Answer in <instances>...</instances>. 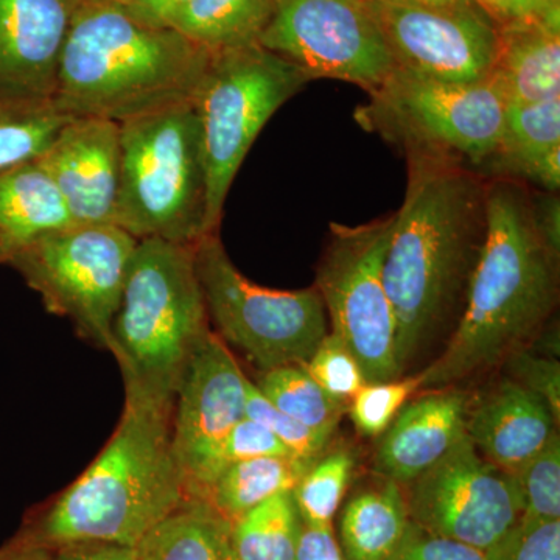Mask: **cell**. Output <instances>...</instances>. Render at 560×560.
<instances>
[{
	"mask_svg": "<svg viewBox=\"0 0 560 560\" xmlns=\"http://www.w3.org/2000/svg\"><path fill=\"white\" fill-rule=\"evenodd\" d=\"M405 161L407 191L383 264L401 375L423 349L451 338L488 232V179L456 162Z\"/></svg>",
	"mask_w": 560,
	"mask_h": 560,
	"instance_id": "obj_1",
	"label": "cell"
},
{
	"mask_svg": "<svg viewBox=\"0 0 560 560\" xmlns=\"http://www.w3.org/2000/svg\"><path fill=\"white\" fill-rule=\"evenodd\" d=\"M559 265L534 221L530 187L488 179V232L466 308L419 372L420 389L451 388L529 348L558 307Z\"/></svg>",
	"mask_w": 560,
	"mask_h": 560,
	"instance_id": "obj_2",
	"label": "cell"
},
{
	"mask_svg": "<svg viewBox=\"0 0 560 560\" xmlns=\"http://www.w3.org/2000/svg\"><path fill=\"white\" fill-rule=\"evenodd\" d=\"M210 51L151 27L119 3H81L62 47L51 102L69 117L114 121L194 101Z\"/></svg>",
	"mask_w": 560,
	"mask_h": 560,
	"instance_id": "obj_3",
	"label": "cell"
},
{
	"mask_svg": "<svg viewBox=\"0 0 560 560\" xmlns=\"http://www.w3.org/2000/svg\"><path fill=\"white\" fill-rule=\"evenodd\" d=\"M187 497L173 451L172 411L125 399L101 455L20 539L50 550L75 541L138 547Z\"/></svg>",
	"mask_w": 560,
	"mask_h": 560,
	"instance_id": "obj_4",
	"label": "cell"
},
{
	"mask_svg": "<svg viewBox=\"0 0 560 560\" xmlns=\"http://www.w3.org/2000/svg\"><path fill=\"white\" fill-rule=\"evenodd\" d=\"M194 248L139 241L113 324L125 399L173 411L183 372L210 330Z\"/></svg>",
	"mask_w": 560,
	"mask_h": 560,
	"instance_id": "obj_5",
	"label": "cell"
},
{
	"mask_svg": "<svg viewBox=\"0 0 560 560\" xmlns=\"http://www.w3.org/2000/svg\"><path fill=\"white\" fill-rule=\"evenodd\" d=\"M120 143L114 224L138 241L160 238L194 248L209 235L208 180L194 103L121 121Z\"/></svg>",
	"mask_w": 560,
	"mask_h": 560,
	"instance_id": "obj_6",
	"label": "cell"
},
{
	"mask_svg": "<svg viewBox=\"0 0 560 560\" xmlns=\"http://www.w3.org/2000/svg\"><path fill=\"white\" fill-rule=\"evenodd\" d=\"M353 113L405 158L456 162L477 173L499 147L506 101L492 79L445 83L394 69Z\"/></svg>",
	"mask_w": 560,
	"mask_h": 560,
	"instance_id": "obj_7",
	"label": "cell"
},
{
	"mask_svg": "<svg viewBox=\"0 0 560 560\" xmlns=\"http://www.w3.org/2000/svg\"><path fill=\"white\" fill-rule=\"evenodd\" d=\"M311 81L296 66L260 44L210 51L191 101L205 153L209 234L219 232L232 183L257 136L280 106Z\"/></svg>",
	"mask_w": 560,
	"mask_h": 560,
	"instance_id": "obj_8",
	"label": "cell"
},
{
	"mask_svg": "<svg viewBox=\"0 0 560 560\" xmlns=\"http://www.w3.org/2000/svg\"><path fill=\"white\" fill-rule=\"evenodd\" d=\"M209 323L260 372L304 364L329 334L326 307L315 285L280 291L250 282L232 264L219 232L194 246Z\"/></svg>",
	"mask_w": 560,
	"mask_h": 560,
	"instance_id": "obj_9",
	"label": "cell"
},
{
	"mask_svg": "<svg viewBox=\"0 0 560 560\" xmlns=\"http://www.w3.org/2000/svg\"><path fill=\"white\" fill-rule=\"evenodd\" d=\"M138 242L116 224H72L33 243L9 267L39 294L47 311L68 318L80 337L110 352Z\"/></svg>",
	"mask_w": 560,
	"mask_h": 560,
	"instance_id": "obj_10",
	"label": "cell"
},
{
	"mask_svg": "<svg viewBox=\"0 0 560 560\" xmlns=\"http://www.w3.org/2000/svg\"><path fill=\"white\" fill-rule=\"evenodd\" d=\"M394 213L370 223H330L316 267L315 289L331 331L353 353L368 383L401 377L396 355V319L383 285Z\"/></svg>",
	"mask_w": 560,
	"mask_h": 560,
	"instance_id": "obj_11",
	"label": "cell"
},
{
	"mask_svg": "<svg viewBox=\"0 0 560 560\" xmlns=\"http://www.w3.org/2000/svg\"><path fill=\"white\" fill-rule=\"evenodd\" d=\"M259 44L311 80L381 88L394 62L364 0H276Z\"/></svg>",
	"mask_w": 560,
	"mask_h": 560,
	"instance_id": "obj_12",
	"label": "cell"
},
{
	"mask_svg": "<svg viewBox=\"0 0 560 560\" xmlns=\"http://www.w3.org/2000/svg\"><path fill=\"white\" fill-rule=\"evenodd\" d=\"M410 521L436 536L489 551L523 511L514 475L482 458L469 438L410 482Z\"/></svg>",
	"mask_w": 560,
	"mask_h": 560,
	"instance_id": "obj_13",
	"label": "cell"
},
{
	"mask_svg": "<svg viewBox=\"0 0 560 560\" xmlns=\"http://www.w3.org/2000/svg\"><path fill=\"white\" fill-rule=\"evenodd\" d=\"M366 7L394 68L445 83L490 79L500 28L474 0L448 5L366 2Z\"/></svg>",
	"mask_w": 560,
	"mask_h": 560,
	"instance_id": "obj_14",
	"label": "cell"
},
{
	"mask_svg": "<svg viewBox=\"0 0 560 560\" xmlns=\"http://www.w3.org/2000/svg\"><path fill=\"white\" fill-rule=\"evenodd\" d=\"M248 383L226 342L210 329L191 353L173 400V451L189 497L205 499L219 477L223 442L246 418Z\"/></svg>",
	"mask_w": 560,
	"mask_h": 560,
	"instance_id": "obj_15",
	"label": "cell"
},
{
	"mask_svg": "<svg viewBox=\"0 0 560 560\" xmlns=\"http://www.w3.org/2000/svg\"><path fill=\"white\" fill-rule=\"evenodd\" d=\"M75 224H114L120 186L119 121L70 117L38 160Z\"/></svg>",
	"mask_w": 560,
	"mask_h": 560,
	"instance_id": "obj_16",
	"label": "cell"
},
{
	"mask_svg": "<svg viewBox=\"0 0 560 560\" xmlns=\"http://www.w3.org/2000/svg\"><path fill=\"white\" fill-rule=\"evenodd\" d=\"M80 0H0V94L51 98Z\"/></svg>",
	"mask_w": 560,
	"mask_h": 560,
	"instance_id": "obj_17",
	"label": "cell"
},
{
	"mask_svg": "<svg viewBox=\"0 0 560 560\" xmlns=\"http://www.w3.org/2000/svg\"><path fill=\"white\" fill-rule=\"evenodd\" d=\"M470 394L458 388L429 389L401 408L382 434L374 469L385 480L408 486L425 474L464 436Z\"/></svg>",
	"mask_w": 560,
	"mask_h": 560,
	"instance_id": "obj_18",
	"label": "cell"
},
{
	"mask_svg": "<svg viewBox=\"0 0 560 560\" xmlns=\"http://www.w3.org/2000/svg\"><path fill=\"white\" fill-rule=\"evenodd\" d=\"M558 425L547 401L506 375L471 400L466 434L482 458L514 475L551 441Z\"/></svg>",
	"mask_w": 560,
	"mask_h": 560,
	"instance_id": "obj_19",
	"label": "cell"
},
{
	"mask_svg": "<svg viewBox=\"0 0 560 560\" xmlns=\"http://www.w3.org/2000/svg\"><path fill=\"white\" fill-rule=\"evenodd\" d=\"M477 173L559 194L560 98L506 105L499 147Z\"/></svg>",
	"mask_w": 560,
	"mask_h": 560,
	"instance_id": "obj_20",
	"label": "cell"
},
{
	"mask_svg": "<svg viewBox=\"0 0 560 560\" xmlns=\"http://www.w3.org/2000/svg\"><path fill=\"white\" fill-rule=\"evenodd\" d=\"M68 206L38 160L0 173V265L72 226Z\"/></svg>",
	"mask_w": 560,
	"mask_h": 560,
	"instance_id": "obj_21",
	"label": "cell"
},
{
	"mask_svg": "<svg viewBox=\"0 0 560 560\" xmlns=\"http://www.w3.org/2000/svg\"><path fill=\"white\" fill-rule=\"evenodd\" d=\"M490 79L508 105L560 98V25L530 22L500 28Z\"/></svg>",
	"mask_w": 560,
	"mask_h": 560,
	"instance_id": "obj_22",
	"label": "cell"
},
{
	"mask_svg": "<svg viewBox=\"0 0 560 560\" xmlns=\"http://www.w3.org/2000/svg\"><path fill=\"white\" fill-rule=\"evenodd\" d=\"M407 499L397 482L361 490L341 517V550L348 560H390L410 528Z\"/></svg>",
	"mask_w": 560,
	"mask_h": 560,
	"instance_id": "obj_23",
	"label": "cell"
},
{
	"mask_svg": "<svg viewBox=\"0 0 560 560\" xmlns=\"http://www.w3.org/2000/svg\"><path fill=\"white\" fill-rule=\"evenodd\" d=\"M138 560H237L232 523L209 501L187 497L139 541Z\"/></svg>",
	"mask_w": 560,
	"mask_h": 560,
	"instance_id": "obj_24",
	"label": "cell"
},
{
	"mask_svg": "<svg viewBox=\"0 0 560 560\" xmlns=\"http://www.w3.org/2000/svg\"><path fill=\"white\" fill-rule=\"evenodd\" d=\"M276 0H189L172 28L208 51L259 44Z\"/></svg>",
	"mask_w": 560,
	"mask_h": 560,
	"instance_id": "obj_25",
	"label": "cell"
},
{
	"mask_svg": "<svg viewBox=\"0 0 560 560\" xmlns=\"http://www.w3.org/2000/svg\"><path fill=\"white\" fill-rule=\"evenodd\" d=\"M315 460L298 456H265L231 464L210 485L205 499L226 521L234 523L271 497L293 492Z\"/></svg>",
	"mask_w": 560,
	"mask_h": 560,
	"instance_id": "obj_26",
	"label": "cell"
},
{
	"mask_svg": "<svg viewBox=\"0 0 560 560\" xmlns=\"http://www.w3.org/2000/svg\"><path fill=\"white\" fill-rule=\"evenodd\" d=\"M69 119L51 98L0 94V173L39 160Z\"/></svg>",
	"mask_w": 560,
	"mask_h": 560,
	"instance_id": "obj_27",
	"label": "cell"
},
{
	"mask_svg": "<svg viewBox=\"0 0 560 560\" xmlns=\"http://www.w3.org/2000/svg\"><path fill=\"white\" fill-rule=\"evenodd\" d=\"M301 528L293 493H278L232 523L235 558L294 560Z\"/></svg>",
	"mask_w": 560,
	"mask_h": 560,
	"instance_id": "obj_28",
	"label": "cell"
},
{
	"mask_svg": "<svg viewBox=\"0 0 560 560\" xmlns=\"http://www.w3.org/2000/svg\"><path fill=\"white\" fill-rule=\"evenodd\" d=\"M256 386L280 411L329 440L348 411L327 396L301 364L261 372Z\"/></svg>",
	"mask_w": 560,
	"mask_h": 560,
	"instance_id": "obj_29",
	"label": "cell"
},
{
	"mask_svg": "<svg viewBox=\"0 0 560 560\" xmlns=\"http://www.w3.org/2000/svg\"><path fill=\"white\" fill-rule=\"evenodd\" d=\"M357 458L349 448L326 453L302 475L293 489V499L302 523L331 526L340 510L355 470Z\"/></svg>",
	"mask_w": 560,
	"mask_h": 560,
	"instance_id": "obj_30",
	"label": "cell"
},
{
	"mask_svg": "<svg viewBox=\"0 0 560 560\" xmlns=\"http://www.w3.org/2000/svg\"><path fill=\"white\" fill-rule=\"evenodd\" d=\"M526 521H560V438L556 433L537 455L514 474Z\"/></svg>",
	"mask_w": 560,
	"mask_h": 560,
	"instance_id": "obj_31",
	"label": "cell"
},
{
	"mask_svg": "<svg viewBox=\"0 0 560 560\" xmlns=\"http://www.w3.org/2000/svg\"><path fill=\"white\" fill-rule=\"evenodd\" d=\"M419 389V374L396 381L366 383L349 405L353 425L364 436H382Z\"/></svg>",
	"mask_w": 560,
	"mask_h": 560,
	"instance_id": "obj_32",
	"label": "cell"
},
{
	"mask_svg": "<svg viewBox=\"0 0 560 560\" xmlns=\"http://www.w3.org/2000/svg\"><path fill=\"white\" fill-rule=\"evenodd\" d=\"M302 368L327 396L346 408L368 383L359 361L334 334L324 337Z\"/></svg>",
	"mask_w": 560,
	"mask_h": 560,
	"instance_id": "obj_33",
	"label": "cell"
},
{
	"mask_svg": "<svg viewBox=\"0 0 560 560\" xmlns=\"http://www.w3.org/2000/svg\"><path fill=\"white\" fill-rule=\"evenodd\" d=\"M246 418L256 420L275 434L291 455L298 458L316 460L326 452L329 438L316 433L298 420L291 419L285 412L276 408L267 397L257 388L256 383L249 381L246 390Z\"/></svg>",
	"mask_w": 560,
	"mask_h": 560,
	"instance_id": "obj_34",
	"label": "cell"
},
{
	"mask_svg": "<svg viewBox=\"0 0 560 560\" xmlns=\"http://www.w3.org/2000/svg\"><path fill=\"white\" fill-rule=\"evenodd\" d=\"M488 552L489 560H560V521L518 522Z\"/></svg>",
	"mask_w": 560,
	"mask_h": 560,
	"instance_id": "obj_35",
	"label": "cell"
},
{
	"mask_svg": "<svg viewBox=\"0 0 560 560\" xmlns=\"http://www.w3.org/2000/svg\"><path fill=\"white\" fill-rule=\"evenodd\" d=\"M508 377L523 388L547 401L555 418L560 420V363L558 359L537 355L528 350H518L504 361Z\"/></svg>",
	"mask_w": 560,
	"mask_h": 560,
	"instance_id": "obj_36",
	"label": "cell"
},
{
	"mask_svg": "<svg viewBox=\"0 0 560 560\" xmlns=\"http://www.w3.org/2000/svg\"><path fill=\"white\" fill-rule=\"evenodd\" d=\"M289 455H291L289 448L267 427L245 418L231 430L223 442L220 452V471L242 460Z\"/></svg>",
	"mask_w": 560,
	"mask_h": 560,
	"instance_id": "obj_37",
	"label": "cell"
},
{
	"mask_svg": "<svg viewBox=\"0 0 560 560\" xmlns=\"http://www.w3.org/2000/svg\"><path fill=\"white\" fill-rule=\"evenodd\" d=\"M390 560H489V556L480 548L436 536L411 522L405 540Z\"/></svg>",
	"mask_w": 560,
	"mask_h": 560,
	"instance_id": "obj_38",
	"label": "cell"
},
{
	"mask_svg": "<svg viewBox=\"0 0 560 560\" xmlns=\"http://www.w3.org/2000/svg\"><path fill=\"white\" fill-rule=\"evenodd\" d=\"M499 28L530 22L560 25V0H474Z\"/></svg>",
	"mask_w": 560,
	"mask_h": 560,
	"instance_id": "obj_39",
	"label": "cell"
},
{
	"mask_svg": "<svg viewBox=\"0 0 560 560\" xmlns=\"http://www.w3.org/2000/svg\"><path fill=\"white\" fill-rule=\"evenodd\" d=\"M294 560H348L331 526H307L302 523Z\"/></svg>",
	"mask_w": 560,
	"mask_h": 560,
	"instance_id": "obj_40",
	"label": "cell"
},
{
	"mask_svg": "<svg viewBox=\"0 0 560 560\" xmlns=\"http://www.w3.org/2000/svg\"><path fill=\"white\" fill-rule=\"evenodd\" d=\"M534 221L541 238L552 253L560 256V197L559 194L530 189Z\"/></svg>",
	"mask_w": 560,
	"mask_h": 560,
	"instance_id": "obj_41",
	"label": "cell"
},
{
	"mask_svg": "<svg viewBox=\"0 0 560 560\" xmlns=\"http://www.w3.org/2000/svg\"><path fill=\"white\" fill-rule=\"evenodd\" d=\"M55 560H138L136 547L108 541H75L54 548Z\"/></svg>",
	"mask_w": 560,
	"mask_h": 560,
	"instance_id": "obj_42",
	"label": "cell"
},
{
	"mask_svg": "<svg viewBox=\"0 0 560 560\" xmlns=\"http://www.w3.org/2000/svg\"><path fill=\"white\" fill-rule=\"evenodd\" d=\"M189 0H124L119 5L136 21L151 27H171Z\"/></svg>",
	"mask_w": 560,
	"mask_h": 560,
	"instance_id": "obj_43",
	"label": "cell"
},
{
	"mask_svg": "<svg viewBox=\"0 0 560 560\" xmlns=\"http://www.w3.org/2000/svg\"><path fill=\"white\" fill-rule=\"evenodd\" d=\"M0 560H55L54 550L16 539L0 551Z\"/></svg>",
	"mask_w": 560,
	"mask_h": 560,
	"instance_id": "obj_44",
	"label": "cell"
},
{
	"mask_svg": "<svg viewBox=\"0 0 560 560\" xmlns=\"http://www.w3.org/2000/svg\"><path fill=\"white\" fill-rule=\"evenodd\" d=\"M364 2L422 3V5H448V3L466 2V0H364Z\"/></svg>",
	"mask_w": 560,
	"mask_h": 560,
	"instance_id": "obj_45",
	"label": "cell"
},
{
	"mask_svg": "<svg viewBox=\"0 0 560 560\" xmlns=\"http://www.w3.org/2000/svg\"><path fill=\"white\" fill-rule=\"evenodd\" d=\"M81 3H120L124 0H80Z\"/></svg>",
	"mask_w": 560,
	"mask_h": 560,
	"instance_id": "obj_46",
	"label": "cell"
}]
</instances>
